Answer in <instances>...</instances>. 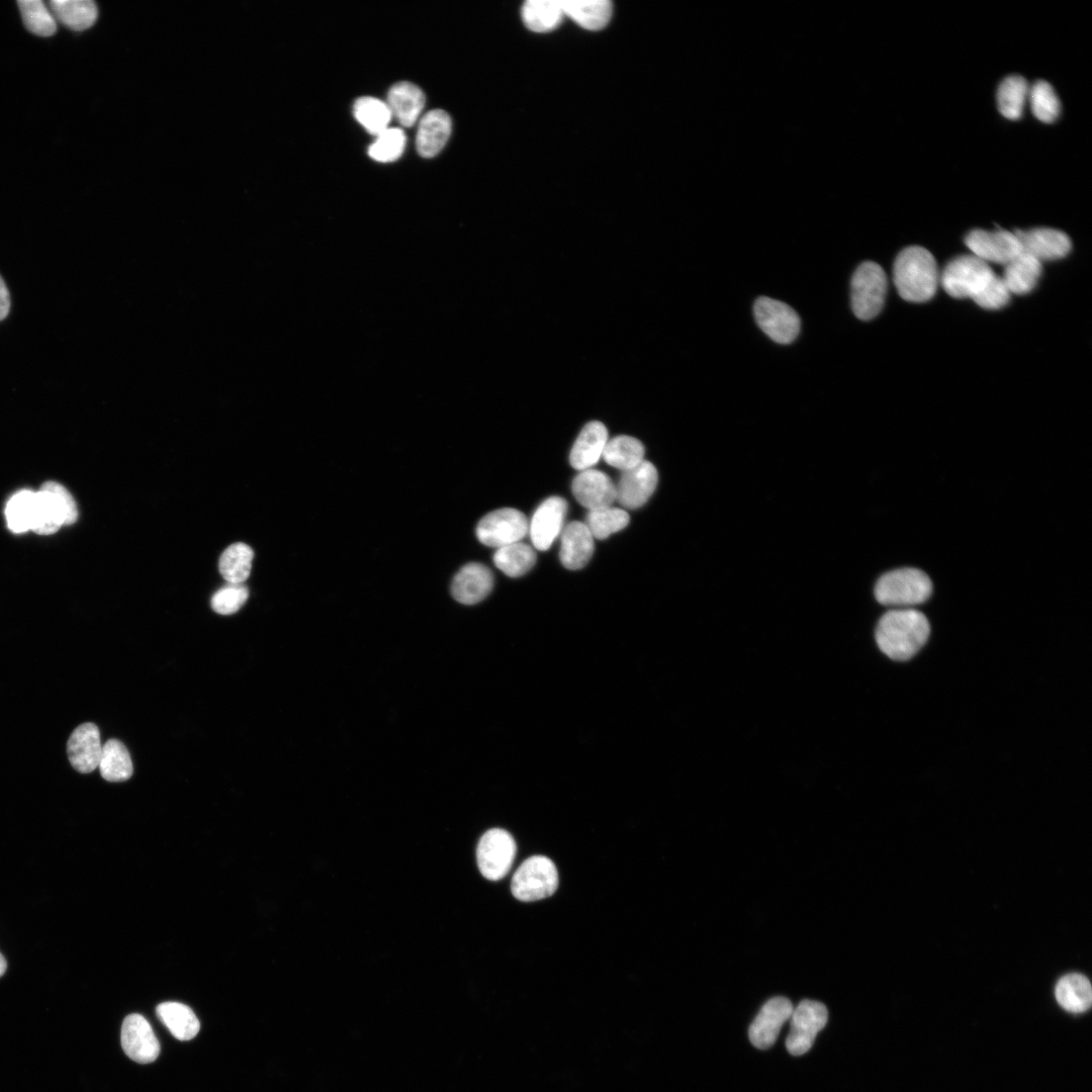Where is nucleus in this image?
Wrapping results in <instances>:
<instances>
[{
  "label": "nucleus",
  "instance_id": "28",
  "mask_svg": "<svg viewBox=\"0 0 1092 1092\" xmlns=\"http://www.w3.org/2000/svg\"><path fill=\"white\" fill-rule=\"evenodd\" d=\"M49 5L56 20L76 31L89 28L98 15L91 0H52Z\"/></svg>",
  "mask_w": 1092,
  "mask_h": 1092
},
{
  "label": "nucleus",
  "instance_id": "35",
  "mask_svg": "<svg viewBox=\"0 0 1092 1092\" xmlns=\"http://www.w3.org/2000/svg\"><path fill=\"white\" fill-rule=\"evenodd\" d=\"M1028 85L1024 78L1013 75L1005 78L998 87L997 103L1000 113L1008 119H1018L1028 96Z\"/></svg>",
  "mask_w": 1092,
  "mask_h": 1092
},
{
  "label": "nucleus",
  "instance_id": "22",
  "mask_svg": "<svg viewBox=\"0 0 1092 1092\" xmlns=\"http://www.w3.org/2000/svg\"><path fill=\"white\" fill-rule=\"evenodd\" d=\"M451 118L441 109L426 113L419 121L416 147L419 155L432 158L440 153L451 133Z\"/></svg>",
  "mask_w": 1092,
  "mask_h": 1092
},
{
  "label": "nucleus",
  "instance_id": "7",
  "mask_svg": "<svg viewBox=\"0 0 1092 1092\" xmlns=\"http://www.w3.org/2000/svg\"><path fill=\"white\" fill-rule=\"evenodd\" d=\"M558 887L554 862L544 855L530 856L512 879V893L520 901L533 902L551 896Z\"/></svg>",
  "mask_w": 1092,
  "mask_h": 1092
},
{
  "label": "nucleus",
  "instance_id": "12",
  "mask_svg": "<svg viewBox=\"0 0 1092 1092\" xmlns=\"http://www.w3.org/2000/svg\"><path fill=\"white\" fill-rule=\"evenodd\" d=\"M966 246L972 255L985 261L1006 265L1022 253L1021 245L1014 233L997 230H973L965 238Z\"/></svg>",
  "mask_w": 1092,
  "mask_h": 1092
},
{
  "label": "nucleus",
  "instance_id": "42",
  "mask_svg": "<svg viewBox=\"0 0 1092 1092\" xmlns=\"http://www.w3.org/2000/svg\"><path fill=\"white\" fill-rule=\"evenodd\" d=\"M248 597L249 592L245 585L230 583L212 596L210 604L217 614L231 615L241 609Z\"/></svg>",
  "mask_w": 1092,
  "mask_h": 1092
},
{
  "label": "nucleus",
  "instance_id": "4",
  "mask_svg": "<svg viewBox=\"0 0 1092 1092\" xmlns=\"http://www.w3.org/2000/svg\"><path fill=\"white\" fill-rule=\"evenodd\" d=\"M996 273L988 263L974 255L959 256L944 267L940 282L952 297L973 300L980 295Z\"/></svg>",
  "mask_w": 1092,
  "mask_h": 1092
},
{
  "label": "nucleus",
  "instance_id": "17",
  "mask_svg": "<svg viewBox=\"0 0 1092 1092\" xmlns=\"http://www.w3.org/2000/svg\"><path fill=\"white\" fill-rule=\"evenodd\" d=\"M1023 253L1038 261H1051L1065 257L1071 250L1070 238L1063 232L1050 228H1035L1014 232Z\"/></svg>",
  "mask_w": 1092,
  "mask_h": 1092
},
{
  "label": "nucleus",
  "instance_id": "14",
  "mask_svg": "<svg viewBox=\"0 0 1092 1092\" xmlns=\"http://www.w3.org/2000/svg\"><path fill=\"white\" fill-rule=\"evenodd\" d=\"M792 1002L783 996L766 1001L749 1026L750 1042L759 1050L769 1049L777 1040L783 1024L793 1012Z\"/></svg>",
  "mask_w": 1092,
  "mask_h": 1092
},
{
  "label": "nucleus",
  "instance_id": "43",
  "mask_svg": "<svg viewBox=\"0 0 1092 1092\" xmlns=\"http://www.w3.org/2000/svg\"><path fill=\"white\" fill-rule=\"evenodd\" d=\"M1010 294L1011 293L1006 287L1002 277L996 274L985 290L978 295L974 301L983 308L998 309L1009 302Z\"/></svg>",
  "mask_w": 1092,
  "mask_h": 1092
},
{
  "label": "nucleus",
  "instance_id": "1",
  "mask_svg": "<svg viewBox=\"0 0 1092 1092\" xmlns=\"http://www.w3.org/2000/svg\"><path fill=\"white\" fill-rule=\"evenodd\" d=\"M929 633L927 618L913 608H906L885 613L877 624L875 636L879 648L887 656L904 661L921 649Z\"/></svg>",
  "mask_w": 1092,
  "mask_h": 1092
},
{
  "label": "nucleus",
  "instance_id": "21",
  "mask_svg": "<svg viewBox=\"0 0 1092 1092\" xmlns=\"http://www.w3.org/2000/svg\"><path fill=\"white\" fill-rule=\"evenodd\" d=\"M560 561L570 570L584 567L593 556L594 537L585 524L574 521L561 531Z\"/></svg>",
  "mask_w": 1092,
  "mask_h": 1092
},
{
  "label": "nucleus",
  "instance_id": "18",
  "mask_svg": "<svg viewBox=\"0 0 1092 1092\" xmlns=\"http://www.w3.org/2000/svg\"><path fill=\"white\" fill-rule=\"evenodd\" d=\"M102 745L98 727L91 722L79 725L69 737L67 753L71 765L81 774L98 767Z\"/></svg>",
  "mask_w": 1092,
  "mask_h": 1092
},
{
  "label": "nucleus",
  "instance_id": "16",
  "mask_svg": "<svg viewBox=\"0 0 1092 1092\" xmlns=\"http://www.w3.org/2000/svg\"><path fill=\"white\" fill-rule=\"evenodd\" d=\"M567 503L560 496H550L535 511L529 525L531 541L537 550H547L561 533Z\"/></svg>",
  "mask_w": 1092,
  "mask_h": 1092
},
{
  "label": "nucleus",
  "instance_id": "24",
  "mask_svg": "<svg viewBox=\"0 0 1092 1092\" xmlns=\"http://www.w3.org/2000/svg\"><path fill=\"white\" fill-rule=\"evenodd\" d=\"M425 101V95L417 85L402 81L389 89L386 104L392 116L402 126L410 127L418 120Z\"/></svg>",
  "mask_w": 1092,
  "mask_h": 1092
},
{
  "label": "nucleus",
  "instance_id": "11",
  "mask_svg": "<svg viewBox=\"0 0 1092 1092\" xmlns=\"http://www.w3.org/2000/svg\"><path fill=\"white\" fill-rule=\"evenodd\" d=\"M528 531V520L522 512L504 508L488 513L478 522L476 536L482 544L500 548L519 542Z\"/></svg>",
  "mask_w": 1092,
  "mask_h": 1092
},
{
  "label": "nucleus",
  "instance_id": "13",
  "mask_svg": "<svg viewBox=\"0 0 1092 1092\" xmlns=\"http://www.w3.org/2000/svg\"><path fill=\"white\" fill-rule=\"evenodd\" d=\"M120 1040L125 1055L140 1064L154 1062L161 1051L160 1042L149 1021L132 1013L122 1022Z\"/></svg>",
  "mask_w": 1092,
  "mask_h": 1092
},
{
  "label": "nucleus",
  "instance_id": "36",
  "mask_svg": "<svg viewBox=\"0 0 1092 1092\" xmlns=\"http://www.w3.org/2000/svg\"><path fill=\"white\" fill-rule=\"evenodd\" d=\"M356 120L371 134L378 135L388 128L392 114L386 102L375 97L358 98L353 106Z\"/></svg>",
  "mask_w": 1092,
  "mask_h": 1092
},
{
  "label": "nucleus",
  "instance_id": "39",
  "mask_svg": "<svg viewBox=\"0 0 1092 1092\" xmlns=\"http://www.w3.org/2000/svg\"><path fill=\"white\" fill-rule=\"evenodd\" d=\"M35 493L30 490H22L14 494L8 502L6 519L11 531L21 533L32 529Z\"/></svg>",
  "mask_w": 1092,
  "mask_h": 1092
},
{
  "label": "nucleus",
  "instance_id": "8",
  "mask_svg": "<svg viewBox=\"0 0 1092 1092\" xmlns=\"http://www.w3.org/2000/svg\"><path fill=\"white\" fill-rule=\"evenodd\" d=\"M516 851V841L511 833L500 828L489 829L481 836L477 845L476 856L480 873L487 880H500L509 873Z\"/></svg>",
  "mask_w": 1092,
  "mask_h": 1092
},
{
  "label": "nucleus",
  "instance_id": "41",
  "mask_svg": "<svg viewBox=\"0 0 1092 1092\" xmlns=\"http://www.w3.org/2000/svg\"><path fill=\"white\" fill-rule=\"evenodd\" d=\"M405 134L402 129L388 127L376 135L368 149V155L377 162L387 163L397 160L405 147Z\"/></svg>",
  "mask_w": 1092,
  "mask_h": 1092
},
{
  "label": "nucleus",
  "instance_id": "23",
  "mask_svg": "<svg viewBox=\"0 0 1092 1092\" xmlns=\"http://www.w3.org/2000/svg\"><path fill=\"white\" fill-rule=\"evenodd\" d=\"M607 442L608 431L605 425L599 421L587 423L571 448L570 465L581 471L590 468L599 461Z\"/></svg>",
  "mask_w": 1092,
  "mask_h": 1092
},
{
  "label": "nucleus",
  "instance_id": "3",
  "mask_svg": "<svg viewBox=\"0 0 1092 1092\" xmlns=\"http://www.w3.org/2000/svg\"><path fill=\"white\" fill-rule=\"evenodd\" d=\"M932 583L920 569L903 567L883 574L875 586L877 601L893 609H906L922 604L931 595Z\"/></svg>",
  "mask_w": 1092,
  "mask_h": 1092
},
{
  "label": "nucleus",
  "instance_id": "15",
  "mask_svg": "<svg viewBox=\"0 0 1092 1092\" xmlns=\"http://www.w3.org/2000/svg\"><path fill=\"white\" fill-rule=\"evenodd\" d=\"M657 481V469L651 462L643 460L637 466L623 471L616 485V500L625 509H638L652 495Z\"/></svg>",
  "mask_w": 1092,
  "mask_h": 1092
},
{
  "label": "nucleus",
  "instance_id": "25",
  "mask_svg": "<svg viewBox=\"0 0 1092 1092\" xmlns=\"http://www.w3.org/2000/svg\"><path fill=\"white\" fill-rule=\"evenodd\" d=\"M560 4L564 16L588 30L602 29L612 16L609 0H560Z\"/></svg>",
  "mask_w": 1092,
  "mask_h": 1092
},
{
  "label": "nucleus",
  "instance_id": "44",
  "mask_svg": "<svg viewBox=\"0 0 1092 1092\" xmlns=\"http://www.w3.org/2000/svg\"><path fill=\"white\" fill-rule=\"evenodd\" d=\"M10 308V297L6 284L0 276V321L6 317Z\"/></svg>",
  "mask_w": 1092,
  "mask_h": 1092
},
{
  "label": "nucleus",
  "instance_id": "31",
  "mask_svg": "<svg viewBox=\"0 0 1092 1092\" xmlns=\"http://www.w3.org/2000/svg\"><path fill=\"white\" fill-rule=\"evenodd\" d=\"M1055 994L1059 1004L1071 1012H1083L1092 1002L1090 982L1081 974H1069L1060 979Z\"/></svg>",
  "mask_w": 1092,
  "mask_h": 1092
},
{
  "label": "nucleus",
  "instance_id": "34",
  "mask_svg": "<svg viewBox=\"0 0 1092 1092\" xmlns=\"http://www.w3.org/2000/svg\"><path fill=\"white\" fill-rule=\"evenodd\" d=\"M253 549L245 543H235L221 554L218 568L222 577L230 583L240 584L250 575Z\"/></svg>",
  "mask_w": 1092,
  "mask_h": 1092
},
{
  "label": "nucleus",
  "instance_id": "40",
  "mask_svg": "<svg viewBox=\"0 0 1092 1092\" xmlns=\"http://www.w3.org/2000/svg\"><path fill=\"white\" fill-rule=\"evenodd\" d=\"M19 10L27 29L40 36H50L57 28L56 19L50 8L40 0H20Z\"/></svg>",
  "mask_w": 1092,
  "mask_h": 1092
},
{
  "label": "nucleus",
  "instance_id": "5",
  "mask_svg": "<svg viewBox=\"0 0 1092 1092\" xmlns=\"http://www.w3.org/2000/svg\"><path fill=\"white\" fill-rule=\"evenodd\" d=\"M78 517L71 493L56 481H47L35 493L32 529L37 534H53L62 525L73 524Z\"/></svg>",
  "mask_w": 1092,
  "mask_h": 1092
},
{
  "label": "nucleus",
  "instance_id": "6",
  "mask_svg": "<svg viewBox=\"0 0 1092 1092\" xmlns=\"http://www.w3.org/2000/svg\"><path fill=\"white\" fill-rule=\"evenodd\" d=\"M887 276L877 263L866 261L853 272L851 277V308L861 321H870L882 310L887 293Z\"/></svg>",
  "mask_w": 1092,
  "mask_h": 1092
},
{
  "label": "nucleus",
  "instance_id": "37",
  "mask_svg": "<svg viewBox=\"0 0 1092 1092\" xmlns=\"http://www.w3.org/2000/svg\"><path fill=\"white\" fill-rule=\"evenodd\" d=\"M629 521L630 518L626 511L605 507L588 511L585 525L593 537L603 540L611 534L624 529Z\"/></svg>",
  "mask_w": 1092,
  "mask_h": 1092
},
{
  "label": "nucleus",
  "instance_id": "20",
  "mask_svg": "<svg viewBox=\"0 0 1092 1092\" xmlns=\"http://www.w3.org/2000/svg\"><path fill=\"white\" fill-rule=\"evenodd\" d=\"M493 586L491 570L484 564L471 562L465 564L455 574L451 594L463 605H475L484 600Z\"/></svg>",
  "mask_w": 1092,
  "mask_h": 1092
},
{
  "label": "nucleus",
  "instance_id": "9",
  "mask_svg": "<svg viewBox=\"0 0 1092 1092\" xmlns=\"http://www.w3.org/2000/svg\"><path fill=\"white\" fill-rule=\"evenodd\" d=\"M753 312L760 330L776 343L790 344L800 333L798 313L783 301L760 296L754 302Z\"/></svg>",
  "mask_w": 1092,
  "mask_h": 1092
},
{
  "label": "nucleus",
  "instance_id": "29",
  "mask_svg": "<svg viewBox=\"0 0 1092 1092\" xmlns=\"http://www.w3.org/2000/svg\"><path fill=\"white\" fill-rule=\"evenodd\" d=\"M521 15L530 30L547 32L561 23L564 13L560 0H528L522 6Z\"/></svg>",
  "mask_w": 1092,
  "mask_h": 1092
},
{
  "label": "nucleus",
  "instance_id": "38",
  "mask_svg": "<svg viewBox=\"0 0 1092 1092\" xmlns=\"http://www.w3.org/2000/svg\"><path fill=\"white\" fill-rule=\"evenodd\" d=\"M1030 108L1033 115L1040 121L1051 123L1060 115V100L1046 81H1036L1028 90Z\"/></svg>",
  "mask_w": 1092,
  "mask_h": 1092
},
{
  "label": "nucleus",
  "instance_id": "45",
  "mask_svg": "<svg viewBox=\"0 0 1092 1092\" xmlns=\"http://www.w3.org/2000/svg\"><path fill=\"white\" fill-rule=\"evenodd\" d=\"M7 969V963L3 954L0 952V978L4 975Z\"/></svg>",
  "mask_w": 1092,
  "mask_h": 1092
},
{
  "label": "nucleus",
  "instance_id": "32",
  "mask_svg": "<svg viewBox=\"0 0 1092 1092\" xmlns=\"http://www.w3.org/2000/svg\"><path fill=\"white\" fill-rule=\"evenodd\" d=\"M644 446L638 439L621 435L607 442L602 456L609 465L625 471L640 464L644 460Z\"/></svg>",
  "mask_w": 1092,
  "mask_h": 1092
},
{
  "label": "nucleus",
  "instance_id": "30",
  "mask_svg": "<svg viewBox=\"0 0 1092 1092\" xmlns=\"http://www.w3.org/2000/svg\"><path fill=\"white\" fill-rule=\"evenodd\" d=\"M101 777L108 782H124L133 771L129 752L117 739H109L102 745L98 764Z\"/></svg>",
  "mask_w": 1092,
  "mask_h": 1092
},
{
  "label": "nucleus",
  "instance_id": "33",
  "mask_svg": "<svg viewBox=\"0 0 1092 1092\" xmlns=\"http://www.w3.org/2000/svg\"><path fill=\"white\" fill-rule=\"evenodd\" d=\"M536 552L528 544L516 542L497 548L493 554L495 566L510 577L526 574L536 562Z\"/></svg>",
  "mask_w": 1092,
  "mask_h": 1092
},
{
  "label": "nucleus",
  "instance_id": "2",
  "mask_svg": "<svg viewBox=\"0 0 1092 1092\" xmlns=\"http://www.w3.org/2000/svg\"><path fill=\"white\" fill-rule=\"evenodd\" d=\"M894 284L899 295L911 302L931 299L939 280L937 265L925 248L910 246L897 256L893 268Z\"/></svg>",
  "mask_w": 1092,
  "mask_h": 1092
},
{
  "label": "nucleus",
  "instance_id": "26",
  "mask_svg": "<svg viewBox=\"0 0 1092 1092\" xmlns=\"http://www.w3.org/2000/svg\"><path fill=\"white\" fill-rule=\"evenodd\" d=\"M1041 271V262L1022 252L1005 265L1001 277L1010 293L1021 295L1030 292L1035 287Z\"/></svg>",
  "mask_w": 1092,
  "mask_h": 1092
},
{
  "label": "nucleus",
  "instance_id": "19",
  "mask_svg": "<svg viewBox=\"0 0 1092 1092\" xmlns=\"http://www.w3.org/2000/svg\"><path fill=\"white\" fill-rule=\"evenodd\" d=\"M576 500L590 510L611 507L616 500V485L603 471L585 469L577 474L571 485Z\"/></svg>",
  "mask_w": 1092,
  "mask_h": 1092
},
{
  "label": "nucleus",
  "instance_id": "27",
  "mask_svg": "<svg viewBox=\"0 0 1092 1092\" xmlns=\"http://www.w3.org/2000/svg\"><path fill=\"white\" fill-rule=\"evenodd\" d=\"M156 1013L170 1032L179 1040H190L198 1033L200 1023L193 1010L179 1002H164Z\"/></svg>",
  "mask_w": 1092,
  "mask_h": 1092
},
{
  "label": "nucleus",
  "instance_id": "10",
  "mask_svg": "<svg viewBox=\"0 0 1092 1092\" xmlns=\"http://www.w3.org/2000/svg\"><path fill=\"white\" fill-rule=\"evenodd\" d=\"M791 1028L786 1048L793 1056H802L813 1045L817 1033L828 1020L826 1006L814 1000H803L791 1014Z\"/></svg>",
  "mask_w": 1092,
  "mask_h": 1092
}]
</instances>
